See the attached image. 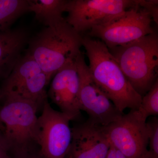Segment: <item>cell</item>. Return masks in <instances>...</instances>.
Returning <instances> with one entry per match:
<instances>
[{"instance_id":"cell-1","label":"cell","mask_w":158,"mask_h":158,"mask_svg":"<svg viewBox=\"0 0 158 158\" xmlns=\"http://www.w3.org/2000/svg\"><path fill=\"white\" fill-rule=\"evenodd\" d=\"M91 77L118 111L137 110L142 97L133 88L106 45L99 40L82 36Z\"/></svg>"},{"instance_id":"cell-2","label":"cell","mask_w":158,"mask_h":158,"mask_svg":"<svg viewBox=\"0 0 158 158\" xmlns=\"http://www.w3.org/2000/svg\"><path fill=\"white\" fill-rule=\"evenodd\" d=\"M82 41V35L64 18L30 37L26 52L38 63L50 83L59 69L75 60L81 52Z\"/></svg>"},{"instance_id":"cell-3","label":"cell","mask_w":158,"mask_h":158,"mask_svg":"<svg viewBox=\"0 0 158 158\" xmlns=\"http://www.w3.org/2000/svg\"><path fill=\"white\" fill-rule=\"evenodd\" d=\"M133 88L141 97L158 80V37L153 33L125 45L109 48Z\"/></svg>"},{"instance_id":"cell-4","label":"cell","mask_w":158,"mask_h":158,"mask_svg":"<svg viewBox=\"0 0 158 158\" xmlns=\"http://www.w3.org/2000/svg\"><path fill=\"white\" fill-rule=\"evenodd\" d=\"M0 138L9 155L25 152L36 148L37 111L32 102L9 98L1 99ZM1 100V99H0Z\"/></svg>"},{"instance_id":"cell-5","label":"cell","mask_w":158,"mask_h":158,"mask_svg":"<svg viewBox=\"0 0 158 158\" xmlns=\"http://www.w3.org/2000/svg\"><path fill=\"white\" fill-rule=\"evenodd\" d=\"M150 11L138 0L135 6L101 25L94 27L88 36L98 38L108 48L125 45L153 34Z\"/></svg>"},{"instance_id":"cell-6","label":"cell","mask_w":158,"mask_h":158,"mask_svg":"<svg viewBox=\"0 0 158 158\" xmlns=\"http://www.w3.org/2000/svg\"><path fill=\"white\" fill-rule=\"evenodd\" d=\"M46 75L32 57L22 56L0 89V99H15L31 102L42 109L48 100Z\"/></svg>"},{"instance_id":"cell-7","label":"cell","mask_w":158,"mask_h":158,"mask_svg":"<svg viewBox=\"0 0 158 158\" xmlns=\"http://www.w3.org/2000/svg\"><path fill=\"white\" fill-rule=\"evenodd\" d=\"M37 119L36 142L44 158H65L71 143L72 118L54 110L48 100Z\"/></svg>"},{"instance_id":"cell-8","label":"cell","mask_w":158,"mask_h":158,"mask_svg":"<svg viewBox=\"0 0 158 158\" xmlns=\"http://www.w3.org/2000/svg\"><path fill=\"white\" fill-rule=\"evenodd\" d=\"M135 0H68L66 22L83 35L136 5Z\"/></svg>"},{"instance_id":"cell-9","label":"cell","mask_w":158,"mask_h":158,"mask_svg":"<svg viewBox=\"0 0 158 158\" xmlns=\"http://www.w3.org/2000/svg\"><path fill=\"white\" fill-rule=\"evenodd\" d=\"M80 79L79 107L89 116L88 120L102 127L116 121L124 113L118 111L95 83L81 52L75 59Z\"/></svg>"},{"instance_id":"cell-10","label":"cell","mask_w":158,"mask_h":158,"mask_svg":"<svg viewBox=\"0 0 158 158\" xmlns=\"http://www.w3.org/2000/svg\"><path fill=\"white\" fill-rule=\"evenodd\" d=\"M110 145L127 158H141L147 151L148 131L147 122L136 110H131L116 121L103 127Z\"/></svg>"},{"instance_id":"cell-11","label":"cell","mask_w":158,"mask_h":158,"mask_svg":"<svg viewBox=\"0 0 158 158\" xmlns=\"http://www.w3.org/2000/svg\"><path fill=\"white\" fill-rule=\"evenodd\" d=\"M80 79L75 60L62 67L52 79L48 97L60 112L70 116L73 120L80 118Z\"/></svg>"},{"instance_id":"cell-12","label":"cell","mask_w":158,"mask_h":158,"mask_svg":"<svg viewBox=\"0 0 158 158\" xmlns=\"http://www.w3.org/2000/svg\"><path fill=\"white\" fill-rule=\"evenodd\" d=\"M71 129V143L65 158H106L110 144L103 127L88 119Z\"/></svg>"},{"instance_id":"cell-13","label":"cell","mask_w":158,"mask_h":158,"mask_svg":"<svg viewBox=\"0 0 158 158\" xmlns=\"http://www.w3.org/2000/svg\"><path fill=\"white\" fill-rule=\"evenodd\" d=\"M30 34L24 28L0 32V79L5 80L12 71L22 56Z\"/></svg>"},{"instance_id":"cell-14","label":"cell","mask_w":158,"mask_h":158,"mask_svg":"<svg viewBox=\"0 0 158 158\" xmlns=\"http://www.w3.org/2000/svg\"><path fill=\"white\" fill-rule=\"evenodd\" d=\"M28 11L35 15V19L46 27L53 25L64 18L68 0H28Z\"/></svg>"},{"instance_id":"cell-15","label":"cell","mask_w":158,"mask_h":158,"mask_svg":"<svg viewBox=\"0 0 158 158\" xmlns=\"http://www.w3.org/2000/svg\"><path fill=\"white\" fill-rule=\"evenodd\" d=\"M28 0H0V32L11 29L19 17L28 12Z\"/></svg>"},{"instance_id":"cell-16","label":"cell","mask_w":158,"mask_h":158,"mask_svg":"<svg viewBox=\"0 0 158 158\" xmlns=\"http://www.w3.org/2000/svg\"><path fill=\"white\" fill-rule=\"evenodd\" d=\"M139 116L146 121L149 116L158 115V80L144 96L140 107L136 110Z\"/></svg>"},{"instance_id":"cell-17","label":"cell","mask_w":158,"mask_h":158,"mask_svg":"<svg viewBox=\"0 0 158 158\" xmlns=\"http://www.w3.org/2000/svg\"><path fill=\"white\" fill-rule=\"evenodd\" d=\"M149 149L141 158H158V119L154 117L147 122Z\"/></svg>"},{"instance_id":"cell-18","label":"cell","mask_w":158,"mask_h":158,"mask_svg":"<svg viewBox=\"0 0 158 158\" xmlns=\"http://www.w3.org/2000/svg\"><path fill=\"white\" fill-rule=\"evenodd\" d=\"M10 158H44L37 148L25 152L10 155Z\"/></svg>"},{"instance_id":"cell-19","label":"cell","mask_w":158,"mask_h":158,"mask_svg":"<svg viewBox=\"0 0 158 158\" xmlns=\"http://www.w3.org/2000/svg\"><path fill=\"white\" fill-rule=\"evenodd\" d=\"M106 158H127L119 151L110 145Z\"/></svg>"},{"instance_id":"cell-20","label":"cell","mask_w":158,"mask_h":158,"mask_svg":"<svg viewBox=\"0 0 158 158\" xmlns=\"http://www.w3.org/2000/svg\"><path fill=\"white\" fill-rule=\"evenodd\" d=\"M9 157H10V155H9L8 148L6 147V144H4L3 141L0 138V158H9Z\"/></svg>"}]
</instances>
